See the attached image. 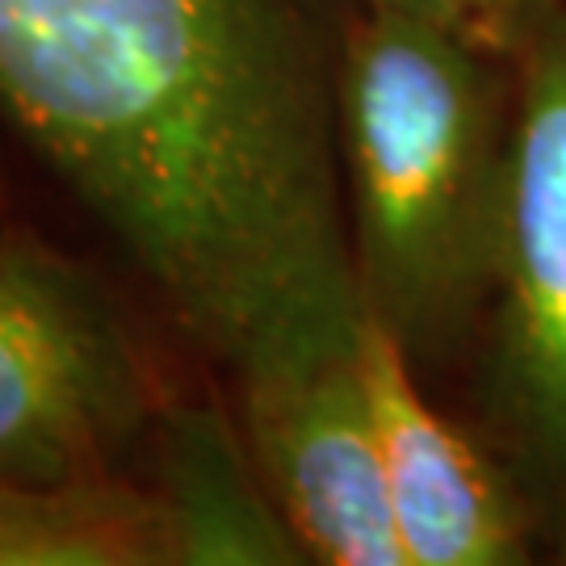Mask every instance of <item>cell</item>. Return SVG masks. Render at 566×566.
<instances>
[{
	"label": "cell",
	"instance_id": "7a4b0ae2",
	"mask_svg": "<svg viewBox=\"0 0 566 566\" xmlns=\"http://www.w3.org/2000/svg\"><path fill=\"white\" fill-rule=\"evenodd\" d=\"M521 60L353 4L340 60V177L365 319L411 369L462 378L500 277Z\"/></svg>",
	"mask_w": 566,
	"mask_h": 566
},
{
	"label": "cell",
	"instance_id": "5b68a950",
	"mask_svg": "<svg viewBox=\"0 0 566 566\" xmlns=\"http://www.w3.org/2000/svg\"><path fill=\"white\" fill-rule=\"evenodd\" d=\"M240 390V424L306 563L407 566L390 521L361 340Z\"/></svg>",
	"mask_w": 566,
	"mask_h": 566
},
{
	"label": "cell",
	"instance_id": "ba28073f",
	"mask_svg": "<svg viewBox=\"0 0 566 566\" xmlns=\"http://www.w3.org/2000/svg\"><path fill=\"white\" fill-rule=\"evenodd\" d=\"M0 566H172V546L151 486L118 470L0 479Z\"/></svg>",
	"mask_w": 566,
	"mask_h": 566
},
{
	"label": "cell",
	"instance_id": "8992f818",
	"mask_svg": "<svg viewBox=\"0 0 566 566\" xmlns=\"http://www.w3.org/2000/svg\"><path fill=\"white\" fill-rule=\"evenodd\" d=\"M361 369L407 566L537 563L542 537L521 486L474 428L428 399V382L374 319L361 324Z\"/></svg>",
	"mask_w": 566,
	"mask_h": 566
},
{
	"label": "cell",
	"instance_id": "9c48e42d",
	"mask_svg": "<svg viewBox=\"0 0 566 566\" xmlns=\"http://www.w3.org/2000/svg\"><path fill=\"white\" fill-rule=\"evenodd\" d=\"M353 4L428 21L507 60H521L533 39L566 9V0H353Z\"/></svg>",
	"mask_w": 566,
	"mask_h": 566
},
{
	"label": "cell",
	"instance_id": "277c9868",
	"mask_svg": "<svg viewBox=\"0 0 566 566\" xmlns=\"http://www.w3.org/2000/svg\"><path fill=\"white\" fill-rule=\"evenodd\" d=\"M164 407L118 298L46 243L0 235V479L109 474Z\"/></svg>",
	"mask_w": 566,
	"mask_h": 566
},
{
	"label": "cell",
	"instance_id": "52a82bcc",
	"mask_svg": "<svg viewBox=\"0 0 566 566\" xmlns=\"http://www.w3.org/2000/svg\"><path fill=\"white\" fill-rule=\"evenodd\" d=\"M151 495L172 566H298V537L264 483L256 453L219 403H168L151 428Z\"/></svg>",
	"mask_w": 566,
	"mask_h": 566
},
{
	"label": "cell",
	"instance_id": "3957f363",
	"mask_svg": "<svg viewBox=\"0 0 566 566\" xmlns=\"http://www.w3.org/2000/svg\"><path fill=\"white\" fill-rule=\"evenodd\" d=\"M470 382V428L521 486L542 558L566 563V9L521 55L500 277Z\"/></svg>",
	"mask_w": 566,
	"mask_h": 566
},
{
	"label": "cell",
	"instance_id": "6da1fadb",
	"mask_svg": "<svg viewBox=\"0 0 566 566\" xmlns=\"http://www.w3.org/2000/svg\"><path fill=\"white\" fill-rule=\"evenodd\" d=\"M353 0H0V102L231 382L361 340Z\"/></svg>",
	"mask_w": 566,
	"mask_h": 566
}]
</instances>
